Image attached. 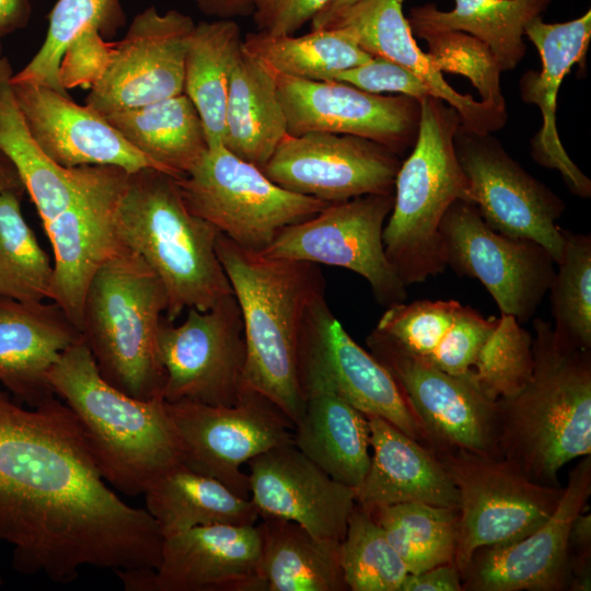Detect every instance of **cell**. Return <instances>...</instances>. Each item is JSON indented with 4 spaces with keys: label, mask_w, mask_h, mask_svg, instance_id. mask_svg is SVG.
I'll use <instances>...</instances> for the list:
<instances>
[{
    "label": "cell",
    "mask_w": 591,
    "mask_h": 591,
    "mask_svg": "<svg viewBox=\"0 0 591 591\" xmlns=\"http://www.w3.org/2000/svg\"><path fill=\"white\" fill-rule=\"evenodd\" d=\"M1 542L18 572L66 583L84 567L155 569L163 535L105 482L59 397L24 408L0 389Z\"/></svg>",
    "instance_id": "obj_1"
},
{
    "label": "cell",
    "mask_w": 591,
    "mask_h": 591,
    "mask_svg": "<svg viewBox=\"0 0 591 591\" xmlns=\"http://www.w3.org/2000/svg\"><path fill=\"white\" fill-rule=\"evenodd\" d=\"M216 251L242 314L244 390L267 397L296 427L306 406L300 346L311 311L325 298L322 271L316 264L265 257L221 233Z\"/></svg>",
    "instance_id": "obj_2"
},
{
    "label": "cell",
    "mask_w": 591,
    "mask_h": 591,
    "mask_svg": "<svg viewBox=\"0 0 591 591\" xmlns=\"http://www.w3.org/2000/svg\"><path fill=\"white\" fill-rule=\"evenodd\" d=\"M533 329L529 383L496 401L497 448L531 480L560 487V468L591 454V349L566 343L548 321L535 318Z\"/></svg>",
    "instance_id": "obj_3"
},
{
    "label": "cell",
    "mask_w": 591,
    "mask_h": 591,
    "mask_svg": "<svg viewBox=\"0 0 591 591\" xmlns=\"http://www.w3.org/2000/svg\"><path fill=\"white\" fill-rule=\"evenodd\" d=\"M54 393L74 414L96 466L115 490L143 495L182 462V444L163 397L139 399L105 381L79 340L48 373Z\"/></svg>",
    "instance_id": "obj_4"
},
{
    "label": "cell",
    "mask_w": 591,
    "mask_h": 591,
    "mask_svg": "<svg viewBox=\"0 0 591 591\" xmlns=\"http://www.w3.org/2000/svg\"><path fill=\"white\" fill-rule=\"evenodd\" d=\"M116 223L121 243L162 281L167 320L233 293L216 251L219 230L187 208L172 175L153 167L128 173Z\"/></svg>",
    "instance_id": "obj_5"
},
{
    "label": "cell",
    "mask_w": 591,
    "mask_h": 591,
    "mask_svg": "<svg viewBox=\"0 0 591 591\" xmlns=\"http://www.w3.org/2000/svg\"><path fill=\"white\" fill-rule=\"evenodd\" d=\"M166 305L158 275L125 245L97 268L85 291L81 338L102 378L139 399L162 397L158 332Z\"/></svg>",
    "instance_id": "obj_6"
},
{
    "label": "cell",
    "mask_w": 591,
    "mask_h": 591,
    "mask_svg": "<svg viewBox=\"0 0 591 591\" xmlns=\"http://www.w3.org/2000/svg\"><path fill=\"white\" fill-rule=\"evenodd\" d=\"M420 109L417 138L397 172L382 235L386 258L406 287L447 269L441 220L455 200L471 202L454 149L457 111L433 95L420 100Z\"/></svg>",
    "instance_id": "obj_7"
},
{
    "label": "cell",
    "mask_w": 591,
    "mask_h": 591,
    "mask_svg": "<svg viewBox=\"0 0 591 591\" xmlns=\"http://www.w3.org/2000/svg\"><path fill=\"white\" fill-rule=\"evenodd\" d=\"M175 182L194 215L256 253L266 250L285 227L311 218L331 204L280 187L222 143L208 147Z\"/></svg>",
    "instance_id": "obj_8"
},
{
    "label": "cell",
    "mask_w": 591,
    "mask_h": 591,
    "mask_svg": "<svg viewBox=\"0 0 591 591\" xmlns=\"http://www.w3.org/2000/svg\"><path fill=\"white\" fill-rule=\"evenodd\" d=\"M432 452L459 491L454 563L460 572L477 549L510 544L535 531L563 495L561 486L535 483L500 455Z\"/></svg>",
    "instance_id": "obj_9"
},
{
    "label": "cell",
    "mask_w": 591,
    "mask_h": 591,
    "mask_svg": "<svg viewBox=\"0 0 591 591\" xmlns=\"http://www.w3.org/2000/svg\"><path fill=\"white\" fill-rule=\"evenodd\" d=\"M367 345L397 382L427 448L499 455L497 403L479 390L472 373L449 374L376 328Z\"/></svg>",
    "instance_id": "obj_10"
},
{
    "label": "cell",
    "mask_w": 591,
    "mask_h": 591,
    "mask_svg": "<svg viewBox=\"0 0 591 591\" xmlns=\"http://www.w3.org/2000/svg\"><path fill=\"white\" fill-rule=\"evenodd\" d=\"M393 201L392 193L331 202L313 217L281 229L260 254L341 267L363 277L381 305L405 302L406 286L386 258L382 237Z\"/></svg>",
    "instance_id": "obj_11"
},
{
    "label": "cell",
    "mask_w": 591,
    "mask_h": 591,
    "mask_svg": "<svg viewBox=\"0 0 591 591\" xmlns=\"http://www.w3.org/2000/svg\"><path fill=\"white\" fill-rule=\"evenodd\" d=\"M439 232L447 267L480 281L500 313L529 322L549 290L556 264L541 244L491 229L476 206L457 199L444 213Z\"/></svg>",
    "instance_id": "obj_12"
},
{
    "label": "cell",
    "mask_w": 591,
    "mask_h": 591,
    "mask_svg": "<svg viewBox=\"0 0 591 591\" xmlns=\"http://www.w3.org/2000/svg\"><path fill=\"white\" fill-rule=\"evenodd\" d=\"M165 404L182 444V463L218 479L244 499H251V489L241 466L293 441V422L271 401L252 390H244L229 406L185 399Z\"/></svg>",
    "instance_id": "obj_13"
},
{
    "label": "cell",
    "mask_w": 591,
    "mask_h": 591,
    "mask_svg": "<svg viewBox=\"0 0 591 591\" xmlns=\"http://www.w3.org/2000/svg\"><path fill=\"white\" fill-rule=\"evenodd\" d=\"M158 346L165 370V402L229 406L239 401L244 391L246 345L233 293L207 311L187 309L179 325L163 314Z\"/></svg>",
    "instance_id": "obj_14"
},
{
    "label": "cell",
    "mask_w": 591,
    "mask_h": 591,
    "mask_svg": "<svg viewBox=\"0 0 591 591\" xmlns=\"http://www.w3.org/2000/svg\"><path fill=\"white\" fill-rule=\"evenodd\" d=\"M300 383L310 395L332 393L366 416H376L426 445L425 433L386 368L359 346L325 298L310 313L299 354Z\"/></svg>",
    "instance_id": "obj_15"
},
{
    "label": "cell",
    "mask_w": 591,
    "mask_h": 591,
    "mask_svg": "<svg viewBox=\"0 0 591 591\" xmlns=\"http://www.w3.org/2000/svg\"><path fill=\"white\" fill-rule=\"evenodd\" d=\"M454 149L470 184V200L484 221L505 235L532 240L557 263L566 205L545 184L528 173L491 134L457 129Z\"/></svg>",
    "instance_id": "obj_16"
},
{
    "label": "cell",
    "mask_w": 591,
    "mask_h": 591,
    "mask_svg": "<svg viewBox=\"0 0 591 591\" xmlns=\"http://www.w3.org/2000/svg\"><path fill=\"white\" fill-rule=\"evenodd\" d=\"M193 19L150 5L113 43L107 65L85 104L101 115L144 106L184 93V62Z\"/></svg>",
    "instance_id": "obj_17"
},
{
    "label": "cell",
    "mask_w": 591,
    "mask_h": 591,
    "mask_svg": "<svg viewBox=\"0 0 591 591\" xmlns=\"http://www.w3.org/2000/svg\"><path fill=\"white\" fill-rule=\"evenodd\" d=\"M401 159L372 140L344 134L287 135L262 167L280 187L326 202L392 194Z\"/></svg>",
    "instance_id": "obj_18"
},
{
    "label": "cell",
    "mask_w": 591,
    "mask_h": 591,
    "mask_svg": "<svg viewBox=\"0 0 591 591\" xmlns=\"http://www.w3.org/2000/svg\"><path fill=\"white\" fill-rule=\"evenodd\" d=\"M591 495V456L569 473L552 515L525 537L477 549L461 571L463 591H565L572 577L568 538Z\"/></svg>",
    "instance_id": "obj_19"
},
{
    "label": "cell",
    "mask_w": 591,
    "mask_h": 591,
    "mask_svg": "<svg viewBox=\"0 0 591 591\" xmlns=\"http://www.w3.org/2000/svg\"><path fill=\"white\" fill-rule=\"evenodd\" d=\"M256 524H211L163 537L159 566L116 572L127 591H267Z\"/></svg>",
    "instance_id": "obj_20"
},
{
    "label": "cell",
    "mask_w": 591,
    "mask_h": 591,
    "mask_svg": "<svg viewBox=\"0 0 591 591\" xmlns=\"http://www.w3.org/2000/svg\"><path fill=\"white\" fill-rule=\"evenodd\" d=\"M288 135L333 132L378 142L397 155L412 149L420 121V101L369 93L338 81L276 73Z\"/></svg>",
    "instance_id": "obj_21"
},
{
    "label": "cell",
    "mask_w": 591,
    "mask_h": 591,
    "mask_svg": "<svg viewBox=\"0 0 591 591\" xmlns=\"http://www.w3.org/2000/svg\"><path fill=\"white\" fill-rule=\"evenodd\" d=\"M247 464L251 500L259 518L293 521L316 536L344 540L356 506L355 490L333 479L293 441Z\"/></svg>",
    "instance_id": "obj_22"
},
{
    "label": "cell",
    "mask_w": 591,
    "mask_h": 591,
    "mask_svg": "<svg viewBox=\"0 0 591 591\" xmlns=\"http://www.w3.org/2000/svg\"><path fill=\"white\" fill-rule=\"evenodd\" d=\"M11 86L27 130L57 165H112L129 173L146 167L162 171L86 104L79 105L39 84L11 82Z\"/></svg>",
    "instance_id": "obj_23"
},
{
    "label": "cell",
    "mask_w": 591,
    "mask_h": 591,
    "mask_svg": "<svg viewBox=\"0 0 591 591\" xmlns=\"http://www.w3.org/2000/svg\"><path fill=\"white\" fill-rule=\"evenodd\" d=\"M128 173L113 166L100 185L43 225L54 253L50 300L66 312L79 331L90 280L124 245L117 231L116 212Z\"/></svg>",
    "instance_id": "obj_24"
},
{
    "label": "cell",
    "mask_w": 591,
    "mask_h": 591,
    "mask_svg": "<svg viewBox=\"0 0 591 591\" xmlns=\"http://www.w3.org/2000/svg\"><path fill=\"white\" fill-rule=\"evenodd\" d=\"M524 36L536 47L541 71L529 70L519 81L524 103L534 104L542 114V127L531 140L532 158L542 166L557 170L576 196L591 197V179L565 150L556 125L558 89L576 63L583 67L591 39V11L560 23H546L542 16L530 22Z\"/></svg>",
    "instance_id": "obj_25"
},
{
    "label": "cell",
    "mask_w": 591,
    "mask_h": 591,
    "mask_svg": "<svg viewBox=\"0 0 591 591\" xmlns=\"http://www.w3.org/2000/svg\"><path fill=\"white\" fill-rule=\"evenodd\" d=\"M405 0H362L340 11L325 28L347 33L372 57L398 63L417 74L433 95L455 108L461 118L459 129L493 134L508 119L482 101L454 90L417 45L403 11Z\"/></svg>",
    "instance_id": "obj_26"
},
{
    "label": "cell",
    "mask_w": 591,
    "mask_h": 591,
    "mask_svg": "<svg viewBox=\"0 0 591 591\" xmlns=\"http://www.w3.org/2000/svg\"><path fill=\"white\" fill-rule=\"evenodd\" d=\"M80 331L55 302L0 297V383L15 401L37 407L55 397L48 373Z\"/></svg>",
    "instance_id": "obj_27"
},
{
    "label": "cell",
    "mask_w": 591,
    "mask_h": 591,
    "mask_svg": "<svg viewBox=\"0 0 591 591\" xmlns=\"http://www.w3.org/2000/svg\"><path fill=\"white\" fill-rule=\"evenodd\" d=\"M367 418L373 454L355 490L359 507L368 512L403 502L459 508V491L429 448L383 418Z\"/></svg>",
    "instance_id": "obj_28"
},
{
    "label": "cell",
    "mask_w": 591,
    "mask_h": 591,
    "mask_svg": "<svg viewBox=\"0 0 591 591\" xmlns=\"http://www.w3.org/2000/svg\"><path fill=\"white\" fill-rule=\"evenodd\" d=\"M497 322L455 300H417L387 306L375 328L440 370L466 376Z\"/></svg>",
    "instance_id": "obj_29"
},
{
    "label": "cell",
    "mask_w": 591,
    "mask_h": 591,
    "mask_svg": "<svg viewBox=\"0 0 591 591\" xmlns=\"http://www.w3.org/2000/svg\"><path fill=\"white\" fill-rule=\"evenodd\" d=\"M12 66L0 56V148L14 163L43 225L100 185L112 165L63 169L38 147L18 108L11 86Z\"/></svg>",
    "instance_id": "obj_30"
},
{
    "label": "cell",
    "mask_w": 591,
    "mask_h": 591,
    "mask_svg": "<svg viewBox=\"0 0 591 591\" xmlns=\"http://www.w3.org/2000/svg\"><path fill=\"white\" fill-rule=\"evenodd\" d=\"M287 135L276 73L242 48L230 79L224 147L262 169Z\"/></svg>",
    "instance_id": "obj_31"
},
{
    "label": "cell",
    "mask_w": 591,
    "mask_h": 591,
    "mask_svg": "<svg viewBox=\"0 0 591 591\" xmlns=\"http://www.w3.org/2000/svg\"><path fill=\"white\" fill-rule=\"evenodd\" d=\"M294 445L336 482L356 490L371 462L367 416L332 393L306 397Z\"/></svg>",
    "instance_id": "obj_32"
},
{
    "label": "cell",
    "mask_w": 591,
    "mask_h": 591,
    "mask_svg": "<svg viewBox=\"0 0 591 591\" xmlns=\"http://www.w3.org/2000/svg\"><path fill=\"white\" fill-rule=\"evenodd\" d=\"M143 496L163 537L211 524L254 525L259 518L251 499L182 462L158 476Z\"/></svg>",
    "instance_id": "obj_33"
},
{
    "label": "cell",
    "mask_w": 591,
    "mask_h": 591,
    "mask_svg": "<svg viewBox=\"0 0 591 591\" xmlns=\"http://www.w3.org/2000/svg\"><path fill=\"white\" fill-rule=\"evenodd\" d=\"M104 117L134 148L175 178L187 174L208 149L201 117L185 93Z\"/></svg>",
    "instance_id": "obj_34"
},
{
    "label": "cell",
    "mask_w": 591,
    "mask_h": 591,
    "mask_svg": "<svg viewBox=\"0 0 591 591\" xmlns=\"http://www.w3.org/2000/svg\"><path fill=\"white\" fill-rule=\"evenodd\" d=\"M554 0H454V8L441 11L433 3L410 9L407 18L413 34L461 31L484 42L501 71L514 69L523 59L526 25L541 18Z\"/></svg>",
    "instance_id": "obj_35"
},
{
    "label": "cell",
    "mask_w": 591,
    "mask_h": 591,
    "mask_svg": "<svg viewBox=\"0 0 591 591\" xmlns=\"http://www.w3.org/2000/svg\"><path fill=\"white\" fill-rule=\"evenodd\" d=\"M260 575L267 591H346L340 542L302 525L266 518L259 523Z\"/></svg>",
    "instance_id": "obj_36"
},
{
    "label": "cell",
    "mask_w": 591,
    "mask_h": 591,
    "mask_svg": "<svg viewBox=\"0 0 591 591\" xmlns=\"http://www.w3.org/2000/svg\"><path fill=\"white\" fill-rule=\"evenodd\" d=\"M240 26L228 19L195 24L184 62V93L197 108L208 147L223 144L230 79L243 48Z\"/></svg>",
    "instance_id": "obj_37"
},
{
    "label": "cell",
    "mask_w": 591,
    "mask_h": 591,
    "mask_svg": "<svg viewBox=\"0 0 591 591\" xmlns=\"http://www.w3.org/2000/svg\"><path fill=\"white\" fill-rule=\"evenodd\" d=\"M243 48L275 73L316 81H332L336 73L372 58L336 28L311 30L299 36L251 32L243 38Z\"/></svg>",
    "instance_id": "obj_38"
},
{
    "label": "cell",
    "mask_w": 591,
    "mask_h": 591,
    "mask_svg": "<svg viewBox=\"0 0 591 591\" xmlns=\"http://www.w3.org/2000/svg\"><path fill=\"white\" fill-rule=\"evenodd\" d=\"M369 513L384 530L408 573H419L455 559L459 509L403 502Z\"/></svg>",
    "instance_id": "obj_39"
},
{
    "label": "cell",
    "mask_w": 591,
    "mask_h": 591,
    "mask_svg": "<svg viewBox=\"0 0 591 591\" xmlns=\"http://www.w3.org/2000/svg\"><path fill=\"white\" fill-rule=\"evenodd\" d=\"M120 0H58L49 14L45 40L32 60L11 77L12 83H34L69 96L60 77L69 46L89 31L112 37L125 25Z\"/></svg>",
    "instance_id": "obj_40"
},
{
    "label": "cell",
    "mask_w": 591,
    "mask_h": 591,
    "mask_svg": "<svg viewBox=\"0 0 591 591\" xmlns=\"http://www.w3.org/2000/svg\"><path fill=\"white\" fill-rule=\"evenodd\" d=\"M23 193L0 195V297L21 302L50 300L54 264L21 209Z\"/></svg>",
    "instance_id": "obj_41"
},
{
    "label": "cell",
    "mask_w": 591,
    "mask_h": 591,
    "mask_svg": "<svg viewBox=\"0 0 591 591\" xmlns=\"http://www.w3.org/2000/svg\"><path fill=\"white\" fill-rule=\"evenodd\" d=\"M564 245L549 287L555 334L591 349V235L563 229Z\"/></svg>",
    "instance_id": "obj_42"
},
{
    "label": "cell",
    "mask_w": 591,
    "mask_h": 591,
    "mask_svg": "<svg viewBox=\"0 0 591 591\" xmlns=\"http://www.w3.org/2000/svg\"><path fill=\"white\" fill-rule=\"evenodd\" d=\"M340 564L351 591H399L408 575L384 530L357 503L340 542Z\"/></svg>",
    "instance_id": "obj_43"
},
{
    "label": "cell",
    "mask_w": 591,
    "mask_h": 591,
    "mask_svg": "<svg viewBox=\"0 0 591 591\" xmlns=\"http://www.w3.org/2000/svg\"><path fill=\"white\" fill-rule=\"evenodd\" d=\"M532 340L515 317L500 313L472 369V379L486 396L509 398L525 387L534 369Z\"/></svg>",
    "instance_id": "obj_44"
},
{
    "label": "cell",
    "mask_w": 591,
    "mask_h": 591,
    "mask_svg": "<svg viewBox=\"0 0 591 591\" xmlns=\"http://www.w3.org/2000/svg\"><path fill=\"white\" fill-rule=\"evenodd\" d=\"M419 37L426 42L429 60L438 71L467 78L479 92L482 102L508 115L500 84L502 71L484 42L453 30L428 32Z\"/></svg>",
    "instance_id": "obj_45"
},
{
    "label": "cell",
    "mask_w": 591,
    "mask_h": 591,
    "mask_svg": "<svg viewBox=\"0 0 591 591\" xmlns=\"http://www.w3.org/2000/svg\"><path fill=\"white\" fill-rule=\"evenodd\" d=\"M332 81L344 82L369 93H398L418 101L433 95L417 74L380 57H372L362 65L343 70L336 73Z\"/></svg>",
    "instance_id": "obj_46"
},
{
    "label": "cell",
    "mask_w": 591,
    "mask_h": 591,
    "mask_svg": "<svg viewBox=\"0 0 591 591\" xmlns=\"http://www.w3.org/2000/svg\"><path fill=\"white\" fill-rule=\"evenodd\" d=\"M113 43L104 40L96 31H89L69 46L60 65V77L68 90L74 86L90 89L103 73Z\"/></svg>",
    "instance_id": "obj_47"
},
{
    "label": "cell",
    "mask_w": 591,
    "mask_h": 591,
    "mask_svg": "<svg viewBox=\"0 0 591 591\" xmlns=\"http://www.w3.org/2000/svg\"><path fill=\"white\" fill-rule=\"evenodd\" d=\"M328 0H256L252 18L257 32L296 34L322 11Z\"/></svg>",
    "instance_id": "obj_48"
},
{
    "label": "cell",
    "mask_w": 591,
    "mask_h": 591,
    "mask_svg": "<svg viewBox=\"0 0 591 591\" xmlns=\"http://www.w3.org/2000/svg\"><path fill=\"white\" fill-rule=\"evenodd\" d=\"M568 553L571 570V591L591 589V514L580 512L570 529Z\"/></svg>",
    "instance_id": "obj_49"
},
{
    "label": "cell",
    "mask_w": 591,
    "mask_h": 591,
    "mask_svg": "<svg viewBox=\"0 0 591 591\" xmlns=\"http://www.w3.org/2000/svg\"><path fill=\"white\" fill-rule=\"evenodd\" d=\"M399 591H463L461 572L452 561L419 573H408Z\"/></svg>",
    "instance_id": "obj_50"
},
{
    "label": "cell",
    "mask_w": 591,
    "mask_h": 591,
    "mask_svg": "<svg viewBox=\"0 0 591 591\" xmlns=\"http://www.w3.org/2000/svg\"><path fill=\"white\" fill-rule=\"evenodd\" d=\"M194 2L208 16L233 20L252 15L256 0H194Z\"/></svg>",
    "instance_id": "obj_51"
},
{
    "label": "cell",
    "mask_w": 591,
    "mask_h": 591,
    "mask_svg": "<svg viewBox=\"0 0 591 591\" xmlns=\"http://www.w3.org/2000/svg\"><path fill=\"white\" fill-rule=\"evenodd\" d=\"M30 15L28 0H0V56L1 38L23 27Z\"/></svg>",
    "instance_id": "obj_52"
},
{
    "label": "cell",
    "mask_w": 591,
    "mask_h": 591,
    "mask_svg": "<svg viewBox=\"0 0 591 591\" xmlns=\"http://www.w3.org/2000/svg\"><path fill=\"white\" fill-rule=\"evenodd\" d=\"M9 190L24 194L25 187L14 163L0 148V195Z\"/></svg>",
    "instance_id": "obj_53"
},
{
    "label": "cell",
    "mask_w": 591,
    "mask_h": 591,
    "mask_svg": "<svg viewBox=\"0 0 591 591\" xmlns=\"http://www.w3.org/2000/svg\"><path fill=\"white\" fill-rule=\"evenodd\" d=\"M362 0H328L322 11L311 21V30H322L343 10Z\"/></svg>",
    "instance_id": "obj_54"
},
{
    "label": "cell",
    "mask_w": 591,
    "mask_h": 591,
    "mask_svg": "<svg viewBox=\"0 0 591 591\" xmlns=\"http://www.w3.org/2000/svg\"><path fill=\"white\" fill-rule=\"evenodd\" d=\"M3 583L2 577L0 575V586Z\"/></svg>",
    "instance_id": "obj_55"
}]
</instances>
